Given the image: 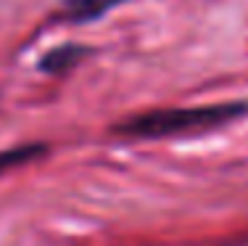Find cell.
<instances>
[{
	"mask_svg": "<svg viewBox=\"0 0 248 246\" xmlns=\"http://www.w3.org/2000/svg\"><path fill=\"white\" fill-rule=\"evenodd\" d=\"M248 114V101L232 103H211V106H177V109H153L135 114L114 127L116 135L140 138V140H158L174 138L185 132L214 130V127L238 122Z\"/></svg>",
	"mask_w": 248,
	"mask_h": 246,
	"instance_id": "6da1fadb",
	"label": "cell"
},
{
	"mask_svg": "<svg viewBox=\"0 0 248 246\" xmlns=\"http://www.w3.org/2000/svg\"><path fill=\"white\" fill-rule=\"evenodd\" d=\"M127 3V0H63L58 19L72 21V24H85V21L100 19L103 14H108L111 8Z\"/></svg>",
	"mask_w": 248,
	"mask_h": 246,
	"instance_id": "7a4b0ae2",
	"label": "cell"
},
{
	"mask_svg": "<svg viewBox=\"0 0 248 246\" xmlns=\"http://www.w3.org/2000/svg\"><path fill=\"white\" fill-rule=\"evenodd\" d=\"M87 53H90V48H85V45H79V43L56 45V48H50L48 53L43 56L40 69H43L45 74H66V72H72Z\"/></svg>",
	"mask_w": 248,
	"mask_h": 246,
	"instance_id": "3957f363",
	"label": "cell"
},
{
	"mask_svg": "<svg viewBox=\"0 0 248 246\" xmlns=\"http://www.w3.org/2000/svg\"><path fill=\"white\" fill-rule=\"evenodd\" d=\"M45 154H48V148H45L43 143H27V146H14V148L0 151V175L14 169V167H21V164L40 159V156H45Z\"/></svg>",
	"mask_w": 248,
	"mask_h": 246,
	"instance_id": "277c9868",
	"label": "cell"
}]
</instances>
